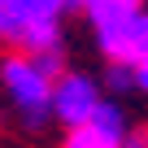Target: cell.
Masks as SVG:
<instances>
[{"label":"cell","mask_w":148,"mask_h":148,"mask_svg":"<svg viewBox=\"0 0 148 148\" xmlns=\"http://www.w3.org/2000/svg\"><path fill=\"white\" fill-rule=\"evenodd\" d=\"M0 83H5L9 100L22 109V118L35 126L44 122V113H52V74L31 57V52H13L5 57V65H0Z\"/></svg>","instance_id":"cell-1"},{"label":"cell","mask_w":148,"mask_h":148,"mask_svg":"<svg viewBox=\"0 0 148 148\" xmlns=\"http://www.w3.org/2000/svg\"><path fill=\"white\" fill-rule=\"evenodd\" d=\"M61 9H65L61 0H9L5 39H13L22 52H52L61 44V26H57Z\"/></svg>","instance_id":"cell-2"},{"label":"cell","mask_w":148,"mask_h":148,"mask_svg":"<svg viewBox=\"0 0 148 148\" xmlns=\"http://www.w3.org/2000/svg\"><path fill=\"white\" fill-rule=\"evenodd\" d=\"M96 109H100V92H96L92 79H83V74H61V79L52 83V113L65 126L92 122Z\"/></svg>","instance_id":"cell-3"},{"label":"cell","mask_w":148,"mask_h":148,"mask_svg":"<svg viewBox=\"0 0 148 148\" xmlns=\"http://www.w3.org/2000/svg\"><path fill=\"white\" fill-rule=\"evenodd\" d=\"M87 13H92V26H96V35H100V48L109 52L118 39H122V31L144 13L139 9V0H92L87 5Z\"/></svg>","instance_id":"cell-4"},{"label":"cell","mask_w":148,"mask_h":148,"mask_svg":"<svg viewBox=\"0 0 148 148\" xmlns=\"http://www.w3.org/2000/svg\"><path fill=\"white\" fill-rule=\"evenodd\" d=\"M65 148H122V135H113L96 122H83V126H70Z\"/></svg>","instance_id":"cell-5"},{"label":"cell","mask_w":148,"mask_h":148,"mask_svg":"<svg viewBox=\"0 0 148 148\" xmlns=\"http://www.w3.org/2000/svg\"><path fill=\"white\" fill-rule=\"evenodd\" d=\"M92 122L105 126V131H113V135H122V113H118L113 105H105V100H100V109L92 113ZM122 139H126V135H122Z\"/></svg>","instance_id":"cell-6"},{"label":"cell","mask_w":148,"mask_h":148,"mask_svg":"<svg viewBox=\"0 0 148 148\" xmlns=\"http://www.w3.org/2000/svg\"><path fill=\"white\" fill-rule=\"evenodd\" d=\"M122 148H148V131H135V135H126V139H122Z\"/></svg>","instance_id":"cell-7"},{"label":"cell","mask_w":148,"mask_h":148,"mask_svg":"<svg viewBox=\"0 0 148 148\" xmlns=\"http://www.w3.org/2000/svg\"><path fill=\"white\" fill-rule=\"evenodd\" d=\"M135 87H144V92H148V57L135 65Z\"/></svg>","instance_id":"cell-8"},{"label":"cell","mask_w":148,"mask_h":148,"mask_svg":"<svg viewBox=\"0 0 148 148\" xmlns=\"http://www.w3.org/2000/svg\"><path fill=\"white\" fill-rule=\"evenodd\" d=\"M9 31V0H0V35Z\"/></svg>","instance_id":"cell-9"},{"label":"cell","mask_w":148,"mask_h":148,"mask_svg":"<svg viewBox=\"0 0 148 148\" xmlns=\"http://www.w3.org/2000/svg\"><path fill=\"white\" fill-rule=\"evenodd\" d=\"M61 5H83V9H87V5H92V0H61Z\"/></svg>","instance_id":"cell-10"}]
</instances>
